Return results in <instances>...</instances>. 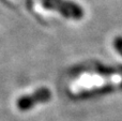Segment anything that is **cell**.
I'll return each mask as SVG.
<instances>
[{"label":"cell","mask_w":122,"mask_h":121,"mask_svg":"<svg viewBox=\"0 0 122 121\" xmlns=\"http://www.w3.org/2000/svg\"><path fill=\"white\" fill-rule=\"evenodd\" d=\"M41 2L45 9L56 11L66 18L80 19L84 16L81 6L70 0H41Z\"/></svg>","instance_id":"obj_1"},{"label":"cell","mask_w":122,"mask_h":121,"mask_svg":"<svg viewBox=\"0 0 122 121\" xmlns=\"http://www.w3.org/2000/svg\"><path fill=\"white\" fill-rule=\"evenodd\" d=\"M51 90L47 89V88H39L33 93L20 96L16 102V106L19 111H27L29 109L33 108L36 104L46 103L48 101H51Z\"/></svg>","instance_id":"obj_2"}]
</instances>
